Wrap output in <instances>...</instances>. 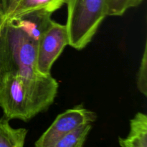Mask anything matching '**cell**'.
Here are the masks:
<instances>
[{
	"mask_svg": "<svg viewBox=\"0 0 147 147\" xmlns=\"http://www.w3.org/2000/svg\"><path fill=\"white\" fill-rule=\"evenodd\" d=\"M91 129L92 124L83 125L62 138L52 147H83Z\"/></svg>",
	"mask_w": 147,
	"mask_h": 147,
	"instance_id": "30bf717a",
	"label": "cell"
},
{
	"mask_svg": "<svg viewBox=\"0 0 147 147\" xmlns=\"http://www.w3.org/2000/svg\"><path fill=\"white\" fill-rule=\"evenodd\" d=\"M65 4L69 45L82 50L91 41L107 16L106 0H67Z\"/></svg>",
	"mask_w": 147,
	"mask_h": 147,
	"instance_id": "3957f363",
	"label": "cell"
},
{
	"mask_svg": "<svg viewBox=\"0 0 147 147\" xmlns=\"http://www.w3.org/2000/svg\"><path fill=\"white\" fill-rule=\"evenodd\" d=\"M19 0H0V24L12 12Z\"/></svg>",
	"mask_w": 147,
	"mask_h": 147,
	"instance_id": "4fadbf2b",
	"label": "cell"
},
{
	"mask_svg": "<svg viewBox=\"0 0 147 147\" xmlns=\"http://www.w3.org/2000/svg\"><path fill=\"white\" fill-rule=\"evenodd\" d=\"M69 45L65 24L53 21L37 42V66L39 72L50 75L52 67L65 47Z\"/></svg>",
	"mask_w": 147,
	"mask_h": 147,
	"instance_id": "5b68a950",
	"label": "cell"
},
{
	"mask_svg": "<svg viewBox=\"0 0 147 147\" xmlns=\"http://www.w3.org/2000/svg\"><path fill=\"white\" fill-rule=\"evenodd\" d=\"M121 147H147V116L138 112L130 121V129L126 137L119 138Z\"/></svg>",
	"mask_w": 147,
	"mask_h": 147,
	"instance_id": "52a82bcc",
	"label": "cell"
},
{
	"mask_svg": "<svg viewBox=\"0 0 147 147\" xmlns=\"http://www.w3.org/2000/svg\"><path fill=\"white\" fill-rule=\"evenodd\" d=\"M58 90L50 75L41 80H30L12 73L0 76V107L4 118L28 121L54 102Z\"/></svg>",
	"mask_w": 147,
	"mask_h": 147,
	"instance_id": "6da1fadb",
	"label": "cell"
},
{
	"mask_svg": "<svg viewBox=\"0 0 147 147\" xmlns=\"http://www.w3.org/2000/svg\"><path fill=\"white\" fill-rule=\"evenodd\" d=\"M66 2L67 0H19L7 19L35 10H44L53 14L61 8Z\"/></svg>",
	"mask_w": 147,
	"mask_h": 147,
	"instance_id": "ba28073f",
	"label": "cell"
},
{
	"mask_svg": "<svg viewBox=\"0 0 147 147\" xmlns=\"http://www.w3.org/2000/svg\"><path fill=\"white\" fill-rule=\"evenodd\" d=\"M52 14L44 10H35L6 20L10 22L34 42H38L53 22Z\"/></svg>",
	"mask_w": 147,
	"mask_h": 147,
	"instance_id": "8992f818",
	"label": "cell"
},
{
	"mask_svg": "<svg viewBox=\"0 0 147 147\" xmlns=\"http://www.w3.org/2000/svg\"><path fill=\"white\" fill-rule=\"evenodd\" d=\"M136 87L141 93L147 96V44L145 43L144 53L136 76Z\"/></svg>",
	"mask_w": 147,
	"mask_h": 147,
	"instance_id": "7c38bea8",
	"label": "cell"
},
{
	"mask_svg": "<svg viewBox=\"0 0 147 147\" xmlns=\"http://www.w3.org/2000/svg\"><path fill=\"white\" fill-rule=\"evenodd\" d=\"M96 113L78 105L57 116L48 129L36 141L34 147H52L60 139L86 124L96 120Z\"/></svg>",
	"mask_w": 147,
	"mask_h": 147,
	"instance_id": "277c9868",
	"label": "cell"
},
{
	"mask_svg": "<svg viewBox=\"0 0 147 147\" xmlns=\"http://www.w3.org/2000/svg\"><path fill=\"white\" fill-rule=\"evenodd\" d=\"M144 0H106L107 16H121L128 9L140 5Z\"/></svg>",
	"mask_w": 147,
	"mask_h": 147,
	"instance_id": "8fae6325",
	"label": "cell"
},
{
	"mask_svg": "<svg viewBox=\"0 0 147 147\" xmlns=\"http://www.w3.org/2000/svg\"><path fill=\"white\" fill-rule=\"evenodd\" d=\"M27 130L12 127L6 118L0 119V147H24Z\"/></svg>",
	"mask_w": 147,
	"mask_h": 147,
	"instance_id": "9c48e42d",
	"label": "cell"
},
{
	"mask_svg": "<svg viewBox=\"0 0 147 147\" xmlns=\"http://www.w3.org/2000/svg\"><path fill=\"white\" fill-rule=\"evenodd\" d=\"M37 42L10 22L1 23L0 76L12 73L30 80H41L50 76L42 74L37 69Z\"/></svg>",
	"mask_w": 147,
	"mask_h": 147,
	"instance_id": "7a4b0ae2",
	"label": "cell"
}]
</instances>
